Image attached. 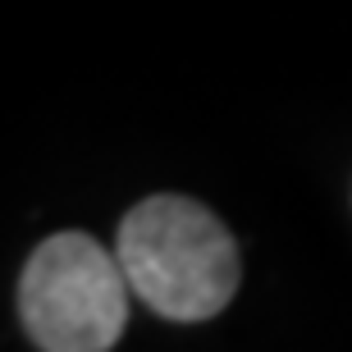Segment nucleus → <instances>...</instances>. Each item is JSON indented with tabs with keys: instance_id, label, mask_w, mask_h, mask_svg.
<instances>
[{
	"instance_id": "f03ea898",
	"label": "nucleus",
	"mask_w": 352,
	"mask_h": 352,
	"mask_svg": "<svg viewBox=\"0 0 352 352\" xmlns=\"http://www.w3.org/2000/svg\"><path fill=\"white\" fill-rule=\"evenodd\" d=\"M129 274L91 234H51L19 274V320L41 352H105L129 325Z\"/></svg>"
},
{
	"instance_id": "f257e3e1",
	"label": "nucleus",
	"mask_w": 352,
	"mask_h": 352,
	"mask_svg": "<svg viewBox=\"0 0 352 352\" xmlns=\"http://www.w3.org/2000/svg\"><path fill=\"white\" fill-rule=\"evenodd\" d=\"M115 252L133 298L179 325L220 316L243 279L238 243L229 229L201 201L179 192L138 201L119 224Z\"/></svg>"
}]
</instances>
